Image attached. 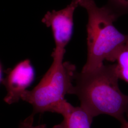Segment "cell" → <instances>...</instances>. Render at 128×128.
<instances>
[{"label":"cell","mask_w":128,"mask_h":128,"mask_svg":"<svg viewBox=\"0 0 128 128\" xmlns=\"http://www.w3.org/2000/svg\"><path fill=\"white\" fill-rule=\"evenodd\" d=\"M116 64H102L91 71L76 73L70 94L76 95L92 118L108 115L122 123L128 119V95L120 91Z\"/></svg>","instance_id":"obj_1"},{"label":"cell","mask_w":128,"mask_h":128,"mask_svg":"<svg viewBox=\"0 0 128 128\" xmlns=\"http://www.w3.org/2000/svg\"><path fill=\"white\" fill-rule=\"evenodd\" d=\"M79 6L86 10L87 57L82 72L100 66L104 60L116 62L119 52L128 44V33L115 27L117 19L104 6L99 7L94 0H79Z\"/></svg>","instance_id":"obj_2"},{"label":"cell","mask_w":128,"mask_h":128,"mask_svg":"<svg viewBox=\"0 0 128 128\" xmlns=\"http://www.w3.org/2000/svg\"><path fill=\"white\" fill-rule=\"evenodd\" d=\"M76 67L68 62L53 61L37 86L31 90H27L21 100L32 105V114L45 112H55L64 100V97L73 87Z\"/></svg>","instance_id":"obj_3"},{"label":"cell","mask_w":128,"mask_h":128,"mask_svg":"<svg viewBox=\"0 0 128 128\" xmlns=\"http://www.w3.org/2000/svg\"><path fill=\"white\" fill-rule=\"evenodd\" d=\"M79 6V0H72L69 4L59 10L48 12L42 19L47 27L50 28L55 48L51 56L53 60L63 61L66 47L73 35L74 14Z\"/></svg>","instance_id":"obj_4"},{"label":"cell","mask_w":128,"mask_h":128,"mask_svg":"<svg viewBox=\"0 0 128 128\" xmlns=\"http://www.w3.org/2000/svg\"><path fill=\"white\" fill-rule=\"evenodd\" d=\"M6 73V76L2 81L7 91L4 101L12 104L21 99L22 94L33 82L35 72L30 60L26 59L16 64Z\"/></svg>","instance_id":"obj_5"},{"label":"cell","mask_w":128,"mask_h":128,"mask_svg":"<svg viewBox=\"0 0 128 128\" xmlns=\"http://www.w3.org/2000/svg\"><path fill=\"white\" fill-rule=\"evenodd\" d=\"M56 113L62 115L63 120L53 128H91L93 118L82 107L74 106L66 100L61 103Z\"/></svg>","instance_id":"obj_6"},{"label":"cell","mask_w":128,"mask_h":128,"mask_svg":"<svg viewBox=\"0 0 128 128\" xmlns=\"http://www.w3.org/2000/svg\"><path fill=\"white\" fill-rule=\"evenodd\" d=\"M116 62L119 79L128 82V44L119 52Z\"/></svg>","instance_id":"obj_7"},{"label":"cell","mask_w":128,"mask_h":128,"mask_svg":"<svg viewBox=\"0 0 128 128\" xmlns=\"http://www.w3.org/2000/svg\"><path fill=\"white\" fill-rule=\"evenodd\" d=\"M104 6L117 20L128 14V0H108Z\"/></svg>","instance_id":"obj_8"},{"label":"cell","mask_w":128,"mask_h":128,"mask_svg":"<svg viewBox=\"0 0 128 128\" xmlns=\"http://www.w3.org/2000/svg\"><path fill=\"white\" fill-rule=\"evenodd\" d=\"M34 115L32 114L21 122L18 128H46V124H40L37 126H33Z\"/></svg>","instance_id":"obj_9"},{"label":"cell","mask_w":128,"mask_h":128,"mask_svg":"<svg viewBox=\"0 0 128 128\" xmlns=\"http://www.w3.org/2000/svg\"><path fill=\"white\" fill-rule=\"evenodd\" d=\"M121 124V128H128V122L127 120H124Z\"/></svg>","instance_id":"obj_10"},{"label":"cell","mask_w":128,"mask_h":128,"mask_svg":"<svg viewBox=\"0 0 128 128\" xmlns=\"http://www.w3.org/2000/svg\"><path fill=\"white\" fill-rule=\"evenodd\" d=\"M2 64L0 62V83L2 82Z\"/></svg>","instance_id":"obj_11"}]
</instances>
